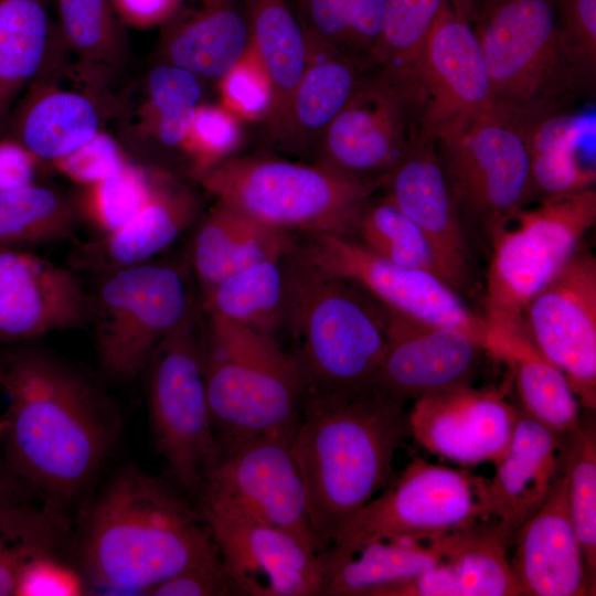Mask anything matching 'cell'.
<instances>
[{
    "label": "cell",
    "mask_w": 596,
    "mask_h": 596,
    "mask_svg": "<svg viewBox=\"0 0 596 596\" xmlns=\"http://www.w3.org/2000/svg\"><path fill=\"white\" fill-rule=\"evenodd\" d=\"M0 446L13 471L58 514L88 485L119 433V416L82 372L20 347L0 354Z\"/></svg>",
    "instance_id": "1"
},
{
    "label": "cell",
    "mask_w": 596,
    "mask_h": 596,
    "mask_svg": "<svg viewBox=\"0 0 596 596\" xmlns=\"http://www.w3.org/2000/svg\"><path fill=\"white\" fill-rule=\"evenodd\" d=\"M404 405L373 385L306 390L291 451L305 482L311 524L326 549L389 485L395 451L409 434Z\"/></svg>",
    "instance_id": "2"
},
{
    "label": "cell",
    "mask_w": 596,
    "mask_h": 596,
    "mask_svg": "<svg viewBox=\"0 0 596 596\" xmlns=\"http://www.w3.org/2000/svg\"><path fill=\"white\" fill-rule=\"evenodd\" d=\"M219 555L195 502L135 467L120 470L97 498L82 542L94 583L143 594Z\"/></svg>",
    "instance_id": "3"
},
{
    "label": "cell",
    "mask_w": 596,
    "mask_h": 596,
    "mask_svg": "<svg viewBox=\"0 0 596 596\" xmlns=\"http://www.w3.org/2000/svg\"><path fill=\"white\" fill-rule=\"evenodd\" d=\"M290 352L306 390L372 385L387 342L389 310L356 285L288 256Z\"/></svg>",
    "instance_id": "4"
},
{
    "label": "cell",
    "mask_w": 596,
    "mask_h": 596,
    "mask_svg": "<svg viewBox=\"0 0 596 596\" xmlns=\"http://www.w3.org/2000/svg\"><path fill=\"white\" fill-rule=\"evenodd\" d=\"M200 360L217 440L294 434L306 383L275 337L205 313Z\"/></svg>",
    "instance_id": "5"
},
{
    "label": "cell",
    "mask_w": 596,
    "mask_h": 596,
    "mask_svg": "<svg viewBox=\"0 0 596 596\" xmlns=\"http://www.w3.org/2000/svg\"><path fill=\"white\" fill-rule=\"evenodd\" d=\"M383 179L263 155L231 156L196 178L215 201L270 227L350 237Z\"/></svg>",
    "instance_id": "6"
},
{
    "label": "cell",
    "mask_w": 596,
    "mask_h": 596,
    "mask_svg": "<svg viewBox=\"0 0 596 596\" xmlns=\"http://www.w3.org/2000/svg\"><path fill=\"white\" fill-rule=\"evenodd\" d=\"M471 25L496 105L547 110L568 105L584 89L553 0H481Z\"/></svg>",
    "instance_id": "7"
},
{
    "label": "cell",
    "mask_w": 596,
    "mask_h": 596,
    "mask_svg": "<svg viewBox=\"0 0 596 596\" xmlns=\"http://www.w3.org/2000/svg\"><path fill=\"white\" fill-rule=\"evenodd\" d=\"M292 435L217 440L195 504L283 530L322 553L326 547L311 524L305 482L291 451Z\"/></svg>",
    "instance_id": "8"
},
{
    "label": "cell",
    "mask_w": 596,
    "mask_h": 596,
    "mask_svg": "<svg viewBox=\"0 0 596 596\" xmlns=\"http://www.w3.org/2000/svg\"><path fill=\"white\" fill-rule=\"evenodd\" d=\"M193 309L187 277L173 264L149 260L100 275L89 323L104 373L115 381L135 379Z\"/></svg>",
    "instance_id": "9"
},
{
    "label": "cell",
    "mask_w": 596,
    "mask_h": 596,
    "mask_svg": "<svg viewBox=\"0 0 596 596\" xmlns=\"http://www.w3.org/2000/svg\"><path fill=\"white\" fill-rule=\"evenodd\" d=\"M147 369L157 449L179 489L195 499L219 445L203 380L195 308L160 341Z\"/></svg>",
    "instance_id": "10"
},
{
    "label": "cell",
    "mask_w": 596,
    "mask_h": 596,
    "mask_svg": "<svg viewBox=\"0 0 596 596\" xmlns=\"http://www.w3.org/2000/svg\"><path fill=\"white\" fill-rule=\"evenodd\" d=\"M458 211L490 234L534 199L526 128L519 110L496 105L436 142Z\"/></svg>",
    "instance_id": "11"
},
{
    "label": "cell",
    "mask_w": 596,
    "mask_h": 596,
    "mask_svg": "<svg viewBox=\"0 0 596 596\" xmlns=\"http://www.w3.org/2000/svg\"><path fill=\"white\" fill-rule=\"evenodd\" d=\"M520 209L490 234L485 309L522 312L582 247L596 221V192L587 189Z\"/></svg>",
    "instance_id": "12"
},
{
    "label": "cell",
    "mask_w": 596,
    "mask_h": 596,
    "mask_svg": "<svg viewBox=\"0 0 596 596\" xmlns=\"http://www.w3.org/2000/svg\"><path fill=\"white\" fill-rule=\"evenodd\" d=\"M480 520L473 476L416 458L355 512L329 549L347 552L390 539L429 541Z\"/></svg>",
    "instance_id": "13"
},
{
    "label": "cell",
    "mask_w": 596,
    "mask_h": 596,
    "mask_svg": "<svg viewBox=\"0 0 596 596\" xmlns=\"http://www.w3.org/2000/svg\"><path fill=\"white\" fill-rule=\"evenodd\" d=\"M401 82L411 92L423 140L460 131L494 106L472 25L448 1Z\"/></svg>",
    "instance_id": "14"
},
{
    "label": "cell",
    "mask_w": 596,
    "mask_h": 596,
    "mask_svg": "<svg viewBox=\"0 0 596 596\" xmlns=\"http://www.w3.org/2000/svg\"><path fill=\"white\" fill-rule=\"evenodd\" d=\"M422 139L408 87L371 67L323 132L312 162L383 179Z\"/></svg>",
    "instance_id": "15"
},
{
    "label": "cell",
    "mask_w": 596,
    "mask_h": 596,
    "mask_svg": "<svg viewBox=\"0 0 596 596\" xmlns=\"http://www.w3.org/2000/svg\"><path fill=\"white\" fill-rule=\"evenodd\" d=\"M307 235L304 245L297 244V252L319 269L356 285L391 311L464 329L485 345L482 316L470 310L459 294L438 276L390 263L350 236Z\"/></svg>",
    "instance_id": "16"
},
{
    "label": "cell",
    "mask_w": 596,
    "mask_h": 596,
    "mask_svg": "<svg viewBox=\"0 0 596 596\" xmlns=\"http://www.w3.org/2000/svg\"><path fill=\"white\" fill-rule=\"evenodd\" d=\"M538 350L566 376L577 400L596 406V259L581 247L523 307Z\"/></svg>",
    "instance_id": "17"
},
{
    "label": "cell",
    "mask_w": 596,
    "mask_h": 596,
    "mask_svg": "<svg viewBox=\"0 0 596 596\" xmlns=\"http://www.w3.org/2000/svg\"><path fill=\"white\" fill-rule=\"evenodd\" d=\"M485 353L483 343L464 329L389 310L387 342L372 385L402 403L470 385Z\"/></svg>",
    "instance_id": "18"
},
{
    "label": "cell",
    "mask_w": 596,
    "mask_h": 596,
    "mask_svg": "<svg viewBox=\"0 0 596 596\" xmlns=\"http://www.w3.org/2000/svg\"><path fill=\"white\" fill-rule=\"evenodd\" d=\"M199 510L240 596H322L321 553L283 530Z\"/></svg>",
    "instance_id": "19"
},
{
    "label": "cell",
    "mask_w": 596,
    "mask_h": 596,
    "mask_svg": "<svg viewBox=\"0 0 596 596\" xmlns=\"http://www.w3.org/2000/svg\"><path fill=\"white\" fill-rule=\"evenodd\" d=\"M77 273L30 249L0 247V340L24 342L91 322Z\"/></svg>",
    "instance_id": "20"
},
{
    "label": "cell",
    "mask_w": 596,
    "mask_h": 596,
    "mask_svg": "<svg viewBox=\"0 0 596 596\" xmlns=\"http://www.w3.org/2000/svg\"><path fill=\"white\" fill-rule=\"evenodd\" d=\"M517 414L501 393L464 385L415 400L407 421L409 434L429 453L479 464L501 457Z\"/></svg>",
    "instance_id": "21"
},
{
    "label": "cell",
    "mask_w": 596,
    "mask_h": 596,
    "mask_svg": "<svg viewBox=\"0 0 596 596\" xmlns=\"http://www.w3.org/2000/svg\"><path fill=\"white\" fill-rule=\"evenodd\" d=\"M563 435L518 408L511 439L490 479L475 477L481 521L508 545L539 510L557 477Z\"/></svg>",
    "instance_id": "22"
},
{
    "label": "cell",
    "mask_w": 596,
    "mask_h": 596,
    "mask_svg": "<svg viewBox=\"0 0 596 596\" xmlns=\"http://www.w3.org/2000/svg\"><path fill=\"white\" fill-rule=\"evenodd\" d=\"M382 188L383 198L406 215L428 241L443 280L458 294L466 290L472 275V256L436 142L421 140L384 177Z\"/></svg>",
    "instance_id": "23"
},
{
    "label": "cell",
    "mask_w": 596,
    "mask_h": 596,
    "mask_svg": "<svg viewBox=\"0 0 596 596\" xmlns=\"http://www.w3.org/2000/svg\"><path fill=\"white\" fill-rule=\"evenodd\" d=\"M65 66L31 83L12 107L1 136L13 139L42 164L52 163L89 141L102 130L103 82L79 72L76 87L63 84Z\"/></svg>",
    "instance_id": "24"
},
{
    "label": "cell",
    "mask_w": 596,
    "mask_h": 596,
    "mask_svg": "<svg viewBox=\"0 0 596 596\" xmlns=\"http://www.w3.org/2000/svg\"><path fill=\"white\" fill-rule=\"evenodd\" d=\"M513 544L510 564L522 596L595 595L571 519L562 458L550 493Z\"/></svg>",
    "instance_id": "25"
},
{
    "label": "cell",
    "mask_w": 596,
    "mask_h": 596,
    "mask_svg": "<svg viewBox=\"0 0 596 596\" xmlns=\"http://www.w3.org/2000/svg\"><path fill=\"white\" fill-rule=\"evenodd\" d=\"M200 199L171 173L156 168L143 206L121 227L79 243L68 256L74 272L104 275L151 260L198 217Z\"/></svg>",
    "instance_id": "26"
},
{
    "label": "cell",
    "mask_w": 596,
    "mask_h": 596,
    "mask_svg": "<svg viewBox=\"0 0 596 596\" xmlns=\"http://www.w3.org/2000/svg\"><path fill=\"white\" fill-rule=\"evenodd\" d=\"M305 70L278 123L266 131L279 149L311 156L331 121L372 67L363 58L332 46L306 29Z\"/></svg>",
    "instance_id": "27"
},
{
    "label": "cell",
    "mask_w": 596,
    "mask_h": 596,
    "mask_svg": "<svg viewBox=\"0 0 596 596\" xmlns=\"http://www.w3.org/2000/svg\"><path fill=\"white\" fill-rule=\"evenodd\" d=\"M160 28L158 62L201 78L219 81L249 45L244 0H180Z\"/></svg>",
    "instance_id": "28"
},
{
    "label": "cell",
    "mask_w": 596,
    "mask_h": 596,
    "mask_svg": "<svg viewBox=\"0 0 596 596\" xmlns=\"http://www.w3.org/2000/svg\"><path fill=\"white\" fill-rule=\"evenodd\" d=\"M482 318L486 351L511 368L521 409L557 434L576 428L578 400L565 374L533 343L522 312L486 309Z\"/></svg>",
    "instance_id": "29"
},
{
    "label": "cell",
    "mask_w": 596,
    "mask_h": 596,
    "mask_svg": "<svg viewBox=\"0 0 596 596\" xmlns=\"http://www.w3.org/2000/svg\"><path fill=\"white\" fill-rule=\"evenodd\" d=\"M374 596H522L507 544L478 522L449 534L440 561L428 571L377 590Z\"/></svg>",
    "instance_id": "30"
},
{
    "label": "cell",
    "mask_w": 596,
    "mask_h": 596,
    "mask_svg": "<svg viewBox=\"0 0 596 596\" xmlns=\"http://www.w3.org/2000/svg\"><path fill=\"white\" fill-rule=\"evenodd\" d=\"M526 128L534 199L592 189L596 179L595 110H519Z\"/></svg>",
    "instance_id": "31"
},
{
    "label": "cell",
    "mask_w": 596,
    "mask_h": 596,
    "mask_svg": "<svg viewBox=\"0 0 596 596\" xmlns=\"http://www.w3.org/2000/svg\"><path fill=\"white\" fill-rule=\"evenodd\" d=\"M67 52L45 0H0V136L25 88Z\"/></svg>",
    "instance_id": "32"
},
{
    "label": "cell",
    "mask_w": 596,
    "mask_h": 596,
    "mask_svg": "<svg viewBox=\"0 0 596 596\" xmlns=\"http://www.w3.org/2000/svg\"><path fill=\"white\" fill-rule=\"evenodd\" d=\"M290 234L215 201L201 217L192 242L201 292L235 272L292 252L296 242Z\"/></svg>",
    "instance_id": "33"
},
{
    "label": "cell",
    "mask_w": 596,
    "mask_h": 596,
    "mask_svg": "<svg viewBox=\"0 0 596 596\" xmlns=\"http://www.w3.org/2000/svg\"><path fill=\"white\" fill-rule=\"evenodd\" d=\"M448 538L376 540L347 552L328 547L321 553L322 596H374L384 587L415 577L440 561Z\"/></svg>",
    "instance_id": "34"
},
{
    "label": "cell",
    "mask_w": 596,
    "mask_h": 596,
    "mask_svg": "<svg viewBox=\"0 0 596 596\" xmlns=\"http://www.w3.org/2000/svg\"><path fill=\"white\" fill-rule=\"evenodd\" d=\"M249 44L266 70L274 93L272 109L263 125L267 131L284 115L305 70L308 41L305 28L289 0H244Z\"/></svg>",
    "instance_id": "35"
},
{
    "label": "cell",
    "mask_w": 596,
    "mask_h": 596,
    "mask_svg": "<svg viewBox=\"0 0 596 596\" xmlns=\"http://www.w3.org/2000/svg\"><path fill=\"white\" fill-rule=\"evenodd\" d=\"M290 253L226 276L202 294L201 309L275 337L287 326Z\"/></svg>",
    "instance_id": "36"
},
{
    "label": "cell",
    "mask_w": 596,
    "mask_h": 596,
    "mask_svg": "<svg viewBox=\"0 0 596 596\" xmlns=\"http://www.w3.org/2000/svg\"><path fill=\"white\" fill-rule=\"evenodd\" d=\"M56 25L77 70L105 81L128 60L129 42L109 0H54Z\"/></svg>",
    "instance_id": "37"
},
{
    "label": "cell",
    "mask_w": 596,
    "mask_h": 596,
    "mask_svg": "<svg viewBox=\"0 0 596 596\" xmlns=\"http://www.w3.org/2000/svg\"><path fill=\"white\" fill-rule=\"evenodd\" d=\"M81 222L75 195L34 182L0 191V247L30 249L71 237Z\"/></svg>",
    "instance_id": "38"
},
{
    "label": "cell",
    "mask_w": 596,
    "mask_h": 596,
    "mask_svg": "<svg viewBox=\"0 0 596 596\" xmlns=\"http://www.w3.org/2000/svg\"><path fill=\"white\" fill-rule=\"evenodd\" d=\"M145 93L137 127L161 146L181 150L201 104V77L183 67L158 62L147 74Z\"/></svg>",
    "instance_id": "39"
},
{
    "label": "cell",
    "mask_w": 596,
    "mask_h": 596,
    "mask_svg": "<svg viewBox=\"0 0 596 596\" xmlns=\"http://www.w3.org/2000/svg\"><path fill=\"white\" fill-rule=\"evenodd\" d=\"M60 514L22 501L0 509V596L17 595L24 570L34 561L55 556L62 539Z\"/></svg>",
    "instance_id": "40"
},
{
    "label": "cell",
    "mask_w": 596,
    "mask_h": 596,
    "mask_svg": "<svg viewBox=\"0 0 596 596\" xmlns=\"http://www.w3.org/2000/svg\"><path fill=\"white\" fill-rule=\"evenodd\" d=\"M304 28L321 41L369 61L386 0H292Z\"/></svg>",
    "instance_id": "41"
},
{
    "label": "cell",
    "mask_w": 596,
    "mask_h": 596,
    "mask_svg": "<svg viewBox=\"0 0 596 596\" xmlns=\"http://www.w3.org/2000/svg\"><path fill=\"white\" fill-rule=\"evenodd\" d=\"M562 465L571 519L590 583L596 582V430L583 426L563 435Z\"/></svg>",
    "instance_id": "42"
},
{
    "label": "cell",
    "mask_w": 596,
    "mask_h": 596,
    "mask_svg": "<svg viewBox=\"0 0 596 596\" xmlns=\"http://www.w3.org/2000/svg\"><path fill=\"white\" fill-rule=\"evenodd\" d=\"M353 238L390 263L441 278L435 254L422 231L384 198L369 201L358 219Z\"/></svg>",
    "instance_id": "43"
},
{
    "label": "cell",
    "mask_w": 596,
    "mask_h": 596,
    "mask_svg": "<svg viewBox=\"0 0 596 596\" xmlns=\"http://www.w3.org/2000/svg\"><path fill=\"white\" fill-rule=\"evenodd\" d=\"M448 0H386L380 35L369 63L400 81L416 61Z\"/></svg>",
    "instance_id": "44"
},
{
    "label": "cell",
    "mask_w": 596,
    "mask_h": 596,
    "mask_svg": "<svg viewBox=\"0 0 596 596\" xmlns=\"http://www.w3.org/2000/svg\"><path fill=\"white\" fill-rule=\"evenodd\" d=\"M156 168L129 161L114 174L81 187L75 194L82 223L96 235L111 233L127 223L150 196Z\"/></svg>",
    "instance_id": "45"
},
{
    "label": "cell",
    "mask_w": 596,
    "mask_h": 596,
    "mask_svg": "<svg viewBox=\"0 0 596 596\" xmlns=\"http://www.w3.org/2000/svg\"><path fill=\"white\" fill-rule=\"evenodd\" d=\"M241 123L220 104L198 106L181 147L195 179L235 155L242 141Z\"/></svg>",
    "instance_id": "46"
},
{
    "label": "cell",
    "mask_w": 596,
    "mask_h": 596,
    "mask_svg": "<svg viewBox=\"0 0 596 596\" xmlns=\"http://www.w3.org/2000/svg\"><path fill=\"white\" fill-rule=\"evenodd\" d=\"M219 92L220 105L241 121L264 123L267 118L274 99L273 86L251 44L238 62L219 79Z\"/></svg>",
    "instance_id": "47"
},
{
    "label": "cell",
    "mask_w": 596,
    "mask_h": 596,
    "mask_svg": "<svg viewBox=\"0 0 596 596\" xmlns=\"http://www.w3.org/2000/svg\"><path fill=\"white\" fill-rule=\"evenodd\" d=\"M560 32L584 88L596 75V0H553Z\"/></svg>",
    "instance_id": "48"
},
{
    "label": "cell",
    "mask_w": 596,
    "mask_h": 596,
    "mask_svg": "<svg viewBox=\"0 0 596 596\" xmlns=\"http://www.w3.org/2000/svg\"><path fill=\"white\" fill-rule=\"evenodd\" d=\"M119 143L104 130L51 166L81 187L92 184L119 171L129 162Z\"/></svg>",
    "instance_id": "49"
},
{
    "label": "cell",
    "mask_w": 596,
    "mask_h": 596,
    "mask_svg": "<svg viewBox=\"0 0 596 596\" xmlns=\"http://www.w3.org/2000/svg\"><path fill=\"white\" fill-rule=\"evenodd\" d=\"M152 596H240V592L224 567L221 555L188 567L152 587Z\"/></svg>",
    "instance_id": "50"
},
{
    "label": "cell",
    "mask_w": 596,
    "mask_h": 596,
    "mask_svg": "<svg viewBox=\"0 0 596 596\" xmlns=\"http://www.w3.org/2000/svg\"><path fill=\"white\" fill-rule=\"evenodd\" d=\"M81 577L55 556L41 557L22 573L17 595L22 596H74L82 595Z\"/></svg>",
    "instance_id": "51"
},
{
    "label": "cell",
    "mask_w": 596,
    "mask_h": 596,
    "mask_svg": "<svg viewBox=\"0 0 596 596\" xmlns=\"http://www.w3.org/2000/svg\"><path fill=\"white\" fill-rule=\"evenodd\" d=\"M42 163L11 138L0 136V191L36 182Z\"/></svg>",
    "instance_id": "52"
},
{
    "label": "cell",
    "mask_w": 596,
    "mask_h": 596,
    "mask_svg": "<svg viewBox=\"0 0 596 596\" xmlns=\"http://www.w3.org/2000/svg\"><path fill=\"white\" fill-rule=\"evenodd\" d=\"M125 26L150 29L161 26L173 14L180 0H109Z\"/></svg>",
    "instance_id": "53"
},
{
    "label": "cell",
    "mask_w": 596,
    "mask_h": 596,
    "mask_svg": "<svg viewBox=\"0 0 596 596\" xmlns=\"http://www.w3.org/2000/svg\"><path fill=\"white\" fill-rule=\"evenodd\" d=\"M21 486L25 483L13 471L0 446V509L21 501Z\"/></svg>",
    "instance_id": "54"
},
{
    "label": "cell",
    "mask_w": 596,
    "mask_h": 596,
    "mask_svg": "<svg viewBox=\"0 0 596 596\" xmlns=\"http://www.w3.org/2000/svg\"><path fill=\"white\" fill-rule=\"evenodd\" d=\"M480 1L481 0H448L453 11L470 24Z\"/></svg>",
    "instance_id": "55"
}]
</instances>
